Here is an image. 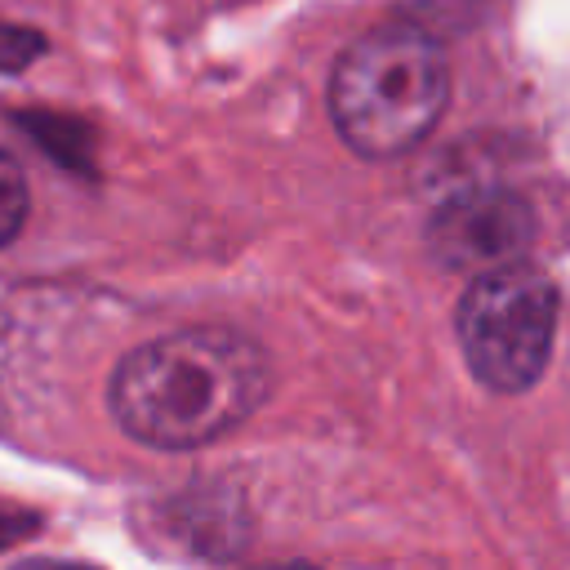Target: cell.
<instances>
[{
	"label": "cell",
	"mask_w": 570,
	"mask_h": 570,
	"mask_svg": "<svg viewBox=\"0 0 570 570\" xmlns=\"http://www.w3.org/2000/svg\"><path fill=\"white\" fill-rule=\"evenodd\" d=\"M272 392L267 352L218 325L174 330L134 347L107 387L111 419L151 450H196L245 423Z\"/></svg>",
	"instance_id": "1"
},
{
	"label": "cell",
	"mask_w": 570,
	"mask_h": 570,
	"mask_svg": "<svg viewBox=\"0 0 570 570\" xmlns=\"http://www.w3.org/2000/svg\"><path fill=\"white\" fill-rule=\"evenodd\" d=\"M450 102V58L419 22H383L352 40L330 76L338 138L365 160L419 147Z\"/></svg>",
	"instance_id": "2"
},
{
	"label": "cell",
	"mask_w": 570,
	"mask_h": 570,
	"mask_svg": "<svg viewBox=\"0 0 570 570\" xmlns=\"http://www.w3.org/2000/svg\"><path fill=\"white\" fill-rule=\"evenodd\" d=\"M557 307L561 298L543 267L512 258L476 272L454 312L459 347L476 383L490 392H525L548 365Z\"/></svg>",
	"instance_id": "3"
},
{
	"label": "cell",
	"mask_w": 570,
	"mask_h": 570,
	"mask_svg": "<svg viewBox=\"0 0 570 570\" xmlns=\"http://www.w3.org/2000/svg\"><path fill=\"white\" fill-rule=\"evenodd\" d=\"M539 223L521 191L508 187H468L454 191L428 218V254L445 272H485L512 263L534 240Z\"/></svg>",
	"instance_id": "4"
},
{
	"label": "cell",
	"mask_w": 570,
	"mask_h": 570,
	"mask_svg": "<svg viewBox=\"0 0 570 570\" xmlns=\"http://www.w3.org/2000/svg\"><path fill=\"white\" fill-rule=\"evenodd\" d=\"M27 209H31V191H27V174L13 156L0 151V245H9L22 223H27Z\"/></svg>",
	"instance_id": "5"
},
{
	"label": "cell",
	"mask_w": 570,
	"mask_h": 570,
	"mask_svg": "<svg viewBox=\"0 0 570 570\" xmlns=\"http://www.w3.org/2000/svg\"><path fill=\"white\" fill-rule=\"evenodd\" d=\"M40 36L36 31H18V27H0V67L4 71H18L27 67L36 53H40Z\"/></svg>",
	"instance_id": "6"
},
{
	"label": "cell",
	"mask_w": 570,
	"mask_h": 570,
	"mask_svg": "<svg viewBox=\"0 0 570 570\" xmlns=\"http://www.w3.org/2000/svg\"><path fill=\"white\" fill-rule=\"evenodd\" d=\"M31 525H36V517H31V512H13V508H0V548H4V543H13V539H22Z\"/></svg>",
	"instance_id": "7"
}]
</instances>
